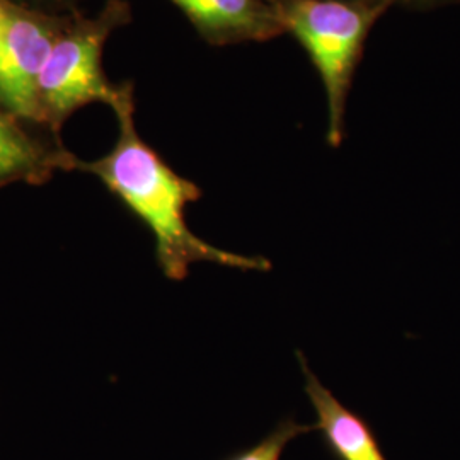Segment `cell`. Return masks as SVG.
<instances>
[{
  "instance_id": "1",
  "label": "cell",
  "mask_w": 460,
  "mask_h": 460,
  "mask_svg": "<svg viewBox=\"0 0 460 460\" xmlns=\"http://www.w3.org/2000/svg\"><path fill=\"white\" fill-rule=\"evenodd\" d=\"M135 110L118 113L119 137L113 150L96 163L79 164L96 174L155 239V258L165 277L184 279L190 266L214 263L243 271H270V260L244 256L208 244L186 224V207L201 198L195 182L174 172L135 130Z\"/></svg>"
},
{
  "instance_id": "2",
  "label": "cell",
  "mask_w": 460,
  "mask_h": 460,
  "mask_svg": "<svg viewBox=\"0 0 460 460\" xmlns=\"http://www.w3.org/2000/svg\"><path fill=\"white\" fill-rule=\"evenodd\" d=\"M397 0H296L279 5L285 31L307 51L328 101V144L345 138L346 98L363 45L378 17Z\"/></svg>"
},
{
  "instance_id": "3",
  "label": "cell",
  "mask_w": 460,
  "mask_h": 460,
  "mask_svg": "<svg viewBox=\"0 0 460 460\" xmlns=\"http://www.w3.org/2000/svg\"><path fill=\"white\" fill-rule=\"evenodd\" d=\"M130 19L125 2L111 0L96 17H81L62 28L38 83L41 121L57 128L89 102H106L123 113L135 110L132 84L113 85L101 68V53L110 34Z\"/></svg>"
},
{
  "instance_id": "4",
  "label": "cell",
  "mask_w": 460,
  "mask_h": 460,
  "mask_svg": "<svg viewBox=\"0 0 460 460\" xmlns=\"http://www.w3.org/2000/svg\"><path fill=\"white\" fill-rule=\"evenodd\" d=\"M60 30L55 19L9 4L0 40V104L7 113L41 121L38 83Z\"/></svg>"
},
{
  "instance_id": "5",
  "label": "cell",
  "mask_w": 460,
  "mask_h": 460,
  "mask_svg": "<svg viewBox=\"0 0 460 460\" xmlns=\"http://www.w3.org/2000/svg\"><path fill=\"white\" fill-rule=\"evenodd\" d=\"M214 45L268 41L287 33L279 5L268 0H169Z\"/></svg>"
},
{
  "instance_id": "6",
  "label": "cell",
  "mask_w": 460,
  "mask_h": 460,
  "mask_svg": "<svg viewBox=\"0 0 460 460\" xmlns=\"http://www.w3.org/2000/svg\"><path fill=\"white\" fill-rule=\"evenodd\" d=\"M296 358L305 380V394L317 416L314 427L323 433L329 452L338 460H387L370 425L321 384L300 351Z\"/></svg>"
},
{
  "instance_id": "7",
  "label": "cell",
  "mask_w": 460,
  "mask_h": 460,
  "mask_svg": "<svg viewBox=\"0 0 460 460\" xmlns=\"http://www.w3.org/2000/svg\"><path fill=\"white\" fill-rule=\"evenodd\" d=\"M49 165L43 150L0 108V184L40 178Z\"/></svg>"
},
{
  "instance_id": "8",
  "label": "cell",
  "mask_w": 460,
  "mask_h": 460,
  "mask_svg": "<svg viewBox=\"0 0 460 460\" xmlns=\"http://www.w3.org/2000/svg\"><path fill=\"white\" fill-rule=\"evenodd\" d=\"M313 429H315L314 425H300L296 420L287 418L279 421L277 428L271 429L261 442L243 450L229 460H281L285 448L292 440L300 435L311 433Z\"/></svg>"
},
{
  "instance_id": "9",
  "label": "cell",
  "mask_w": 460,
  "mask_h": 460,
  "mask_svg": "<svg viewBox=\"0 0 460 460\" xmlns=\"http://www.w3.org/2000/svg\"><path fill=\"white\" fill-rule=\"evenodd\" d=\"M5 2L14 7H21V9L33 11V13H40V14L47 16V13H60L64 9H70L79 0H5Z\"/></svg>"
},
{
  "instance_id": "10",
  "label": "cell",
  "mask_w": 460,
  "mask_h": 460,
  "mask_svg": "<svg viewBox=\"0 0 460 460\" xmlns=\"http://www.w3.org/2000/svg\"><path fill=\"white\" fill-rule=\"evenodd\" d=\"M7 11H9V4L5 0H0V40L5 30V19H7Z\"/></svg>"
},
{
  "instance_id": "11",
  "label": "cell",
  "mask_w": 460,
  "mask_h": 460,
  "mask_svg": "<svg viewBox=\"0 0 460 460\" xmlns=\"http://www.w3.org/2000/svg\"><path fill=\"white\" fill-rule=\"evenodd\" d=\"M411 4H421V5H429V4H445V2H457V0H404Z\"/></svg>"
},
{
  "instance_id": "12",
  "label": "cell",
  "mask_w": 460,
  "mask_h": 460,
  "mask_svg": "<svg viewBox=\"0 0 460 460\" xmlns=\"http://www.w3.org/2000/svg\"><path fill=\"white\" fill-rule=\"evenodd\" d=\"M270 4L273 5H283V4H288V2H296V0H268Z\"/></svg>"
}]
</instances>
